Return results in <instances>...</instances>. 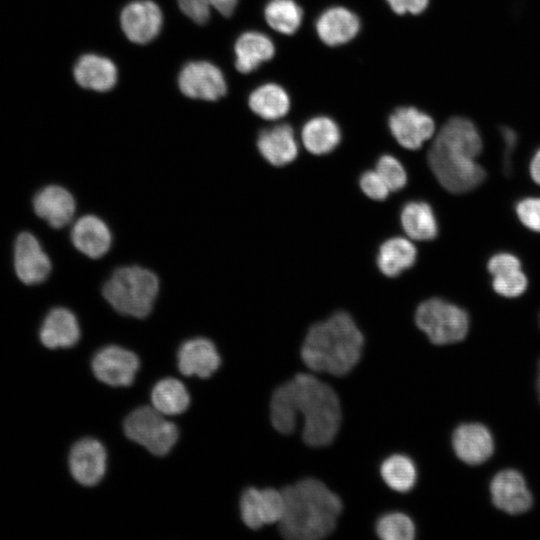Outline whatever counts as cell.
Returning <instances> with one entry per match:
<instances>
[{
	"label": "cell",
	"mask_w": 540,
	"mask_h": 540,
	"mask_svg": "<svg viewBox=\"0 0 540 540\" xmlns=\"http://www.w3.org/2000/svg\"><path fill=\"white\" fill-rule=\"evenodd\" d=\"M493 277L495 292L505 297H517L527 288V278L521 269V262L511 253L493 255L487 265Z\"/></svg>",
	"instance_id": "cell-23"
},
{
	"label": "cell",
	"mask_w": 540,
	"mask_h": 540,
	"mask_svg": "<svg viewBox=\"0 0 540 540\" xmlns=\"http://www.w3.org/2000/svg\"><path fill=\"white\" fill-rule=\"evenodd\" d=\"M376 171L392 192L406 185V171L399 160L392 155H382L376 163Z\"/></svg>",
	"instance_id": "cell-34"
},
{
	"label": "cell",
	"mask_w": 540,
	"mask_h": 540,
	"mask_svg": "<svg viewBox=\"0 0 540 540\" xmlns=\"http://www.w3.org/2000/svg\"><path fill=\"white\" fill-rule=\"evenodd\" d=\"M490 492L493 504L500 510L515 515L529 510L532 495L523 476L516 470L505 469L491 481Z\"/></svg>",
	"instance_id": "cell-15"
},
{
	"label": "cell",
	"mask_w": 540,
	"mask_h": 540,
	"mask_svg": "<svg viewBox=\"0 0 540 540\" xmlns=\"http://www.w3.org/2000/svg\"><path fill=\"white\" fill-rule=\"evenodd\" d=\"M389 129L404 148L419 149L435 132L431 116L415 107H399L388 120Z\"/></svg>",
	"instance_id": "cell-12"
},
{
	"label": "cell",
	"mask_w": 540,
	"mask_h": 540,
	"mask_svg": "<svg viewBox=\"0 0 540 540\" xmlns=\"http://www.w3.org/2000/svg\"><path fill=\"white\" fill-rule=\"evenodd\" d=\"M264 16L272 29L291 35L300 28L303 11L294 0H270L265 6Z\"/></svg>",
	"instance_id": "cell-32"
},
{
	"label": "cell",
	"mask_w": 540,
	"mask_h": 540,
	"mask_svg": "<svg viewBox=\"0 0 540 540\" xmlns=\"http://www.w3.org/2000/svg\"><path fill=\"white\" fill-rule=\"evenodd\" d=\"M537 384H538V392H539V397H540V363H539Z\"/></svg>",
	"instance_id": "cell-42"
},
{
	"label": "cell",
	"mask_w": 540,
	"mask_h": 540,
	"mask_svg": "<svg viewBox=\"0 0 540 540\" xmlns=\"http://www.w3.org/2000/svg\"><path fill=\"white\" fill-rule=\"evenodd\" d=\"M452 445L457 457L470 465L485 462L494 450L490 431L479 423L458 426L452 436Z\"/></svg>",
	"instance_id": "cell-17"
},
{
	"label": "cell",
	"mask_w": 540,
	"mask_h": 540,
	"mask_svg": "<svg viewBox=\"0 0 540 540\" xmlns=\"http://www.w3.org/2000/svg\"><path fill=\"white\" fill-rule=\"evenodd\" d=\"M359 184L365 195L373 200H384L391 192L376 170L364 172L359 179Z\"/></svg>",
	"instance_id": "cell-36"
},
{
	"label": "cell",
	"mask_w": 540,
	"mask_h": 540,
	"mask_svg": "<svg viewBox=\"0 0 540 540\" xmlns=\"http://www.w3.org/2000/svg\"><path fill=\"white\" fill-rule=\"evenodd\" d=\"M139 366L136 354L115 345L100 349L92 360L96 378L110 386L131 385Z\"/></svg>",
	"instance_id": "cell-10"
},
{
	"label": "cell",
	"mask_w": 540,
	"mask_h": 540,
	"mask_svg": "<svg viewBox=\"0 0 540 540\" xmlns=\"http://www.w3.org/2000/svg\"><path fill=\"white\" fill-rule=\"evenodd\" d=\"M516 213L520 221L529 229L540 232V198L528 197L516 205Z\"/></svg>",
	"instance_id": "cell-35"
},
{
	"label": "cell",
	"mask_w": 540,
	"mask_h": 540,
	"mask_svg": "<svg viewBox=\"0 0 540 540\" xmlns=\"http://www.w3.org/2000/svg\"><path fill=\"white\" fill-rule=\"evenodd\" d=\"M107 453L96 439L83 438L76 442L69 454V467L73 478L81 485L98 484L106 471Z\"/></svg>",
	"instance_id": "cell-14"
},
{
	"label": "cell",
	"mask_w": 540,
	"mask_h": 540,
	"mask_svg": "<svg viewBox=\"0 0 540 540\" xmlns=\"http://www.w3.org/2000/svg\"><path fill=\"white\" fill-rule=\"evenodd\" d=\"M181 11L197 24H205L210 17L207 0H177Z\"/></svg>",
	"instance_id": "cell-37"
},
{
	"label": "cell",
	"mask_w": 540,
	"mask_h": 540,
	"mask_svg": "<svg viewBox=\"0 0 540 540\" xmlns=\"http://www.w3.org/2000/svg\"><path fill=\"white\" fill-rule=\"evenodd\" d=\"M416 256L417 250L412 242L403 237H392L380 246L377 265L384 275L397 277L414 265Z\"/></svg>",
	"instance_id": "cell-27"
},
{
	"label": "cell",
	"mask_w": 540,
	"mask_h": 540,
	"mask_svg": "<svg viewBox=\"0 0 540 540\" xmlns=\"http://www.w3.org/2000/svg\"><path fill=\"white\" fill-rule=\"evenodd\" d=\"M282 493L285 508L278 524L284 538L317 540L334 530L343 506L324 483L305 478L285 487Z\"/></svg>",
	"instance_id": "cell-3"
},
{
	"label": "cell",
	"mask_w": 540,
	"mask_h": 540,
	"mask_svg": "<svg viewBox=\"0 0 540 540\" xmlns=\"http://www.w3.org/2000/svg\"><path fill=\"white\" fill-rule=\"evenodd\" d=\"M482 148L476 126L467 118L453 117L439 130L429 149L430 169L449 192H469L486 177L484 168L476 162Z\"/></svg>",
	"instance_id": "cell-2"
},
{
	"label": "cell",
	"mask_w": 540,
	"mask_h": 540,
	"mask_svg": "<svg viewBox=\"0 0 540 540\" xmlns=\"http://www.w3.org/2000/svg\"><path fill=\"white\" fill-rule=\"evenodd\" d=\"M207 2L225 17L232 15L237 5V0H207Z\"/></svg>",
	"instance_id": "cell-40"
},
{
	"label": "cell",
	"mask_w": 540,
	"mask_h": 540,
	"mask_svg": "<svg viewBox=\"0 0 540 540\" xmlns=\"http://www.w3.org/2000/svg\"><path fill=\"white\" fill-rule=\"evenodd\" d=\"M162 22L160 8L150 0L133 1L124 7L120 15L124 34L137 44L153 40L161 30Z\"/></svg>",
	"instance_id": "cell-13"
},
{
	"label": "cell",
	"mask_w": 540,
	"mask_h": 540,
	"mask_svg": "<svg viewBox=\"0 0 540 540\" xmlns=\"http://www.w3.org/2000/svg\"><path fill=\"white\" fill-rule=\"evenodd\" d=\"M178 368L185 376L210 377L220 366L221 359L214 344L205 338L184 342L177 355Z\"/></svg>",
	"instance_id": "cell-19"
},
{
	"label": "cell",
	"mask_w": 540,
	"mask_h": 540,
	"mask_svg": "<svg viewBox=\"0 0 540 540\" xmlns=\"http://www.w3.org/2000/svg\"><path fill=\"white\" fill-rule=\"evenodd\" d=\"M400 220L405 233L414 240L427 241L437 236V220L431 206L426 202L406 203L402 208Z\"/></svg>",
	"instance_id": "cell-28"
},
{
	"label": "cell",
	"mask_w": 540,
	"mask_h": 540,
	"mask_svg": "<svg viewBox=\"0 0 540 540\" xmlns=\"http://www.w3.org/2000/svg\"><path fill=\"white\" fill-rule=\"evenodd\" d=\"M380 473L391 489L401 493L410 491L417 479L414 462L402 454H394L385 459L381 464Z\"/></svg>",
	"instance_id": "cell-31"
},
{
	"label": "cell",
	"mask_w": 540,
	"mask_h": 540,
	"mask_svg": "<svg viewBox=\"0 0 540 540\" xmlns=\"http://www.w3.org/2000/svg\"><path fill=\"white\" fill-rule=\"evenodd\" d=\"M363 345L364 337L353 318L338 311L309 328L301 357L312 371L343 376L359 362Z\"/></svg>",
	"instance_id": "cell-4"
},
{
	"label": "cell",
	"mask_w": 540,
	"mask_h": 540,
	"mask_svg": "<svg viewBox=\"0 0 540 540\" xmlns=\"http://www.w3.org/2000/svg\"><path fill=\"white\" fill-rule=\"evenodd\" d=\"M152 406L163 415H178L185 412L190 404L187 389L177 379L160 380L151 392Z\"/></svg>",
	"instance_id": "cell-30"
},
{
	"label": "cell",
	"mask_w": 540,
	"mask_h": 540,
	"mask_svg": "<svg viewBox=\"0 0 540 540\" xmlns=\"http://www.w3.org/2000/svg\"><path fill=\"white\" fill-rule=\"evenodd\" d=\"M273 427L282 434L294 431L297 414L304 419L302 438L312 447L329 445L341 422L340 401L328 384L312 374L299 373L279 386L270 405Z\"/></svg>",
	"instance_id": "cell-1"
},
{
	"label": "cell",
	"mask_w": 540,
	"mask_h": 540,
	"mask_svg": "<svg viewBox=\"0 0 540 540\" xmlns=\"http://www.w3.org/2000/svg\"><path fill=\"white\" fill-rule=\"evenodd\" d=\"M500 132L504 143L503 171L509 176L512 173V156L517 147L518 135L513 129L507 126H502Z\"/></svg>",
	"instance_id": "cell-38"
},
{
	"label": "cell",
	"mask_w": 540,
	"mask_h": 540,
	"mask_svg": "<svg viewBox=\"0 0 540 540\" xmlns=\"http://www.w3.org/2000/svg\"><path fill=\"white\" fill-rule=\"evenodd\" d=\"M301 138L305 148L312 154L323 155L333 151L341 141L337 123L327 116H316L303 126Z\"/></svg>",
	"instance_id": "cell-26"
},
{
	"label": "cell",
	"mask_w": 540,
	"mask_h": 540,
	"mask_svg": "<svg viewBox=\"0 0 540 540\" xmlns=\"http://www.w3.org/2000/svg\"><path fill=\"white\" fill-rule=\"evenodd\" d=\"M257 148L263 158L274 166L287 165L298 155L294 131L289 124L262 130L257 138Z\"/></svg>",
	"instance_id": "cell-22"
},
{
	"label": "cell",
	"mask_w": 540,
	"mask_h": 540,
	"mask_svg": "<svg viewBox=\"0 0 540 540\" xmlns=\"http://www.w3.org/2000/svg\"><path fill=\"white\" fill-rule=\"evenodd\" d=\"M39 338L49 349L74 346L80 338L76 316L67 308L51 309L40 327Z\"/></svg>",
	"instance_id": "cell-21"
},
{
	"label": "cell",
	"mask_w": 540,
	"mask_h": 540,
	"mask_svg": "<svg viewBox=\"0 0 540 540\" xmlns=\"http://www.w3.org/2000/svg\"><path fill=\"white\" fill-rule=\"evenodd\" d=\"M248 104L259 117L266 120H277L288 113L290 98L280 85L266 83L251 92Z\"/></svg>",
	"instance_id": "cell-29"
},
{
	"label": "cell",
	"mask_w": 540,
	"mask_h": 540,
	"mask_svg": "<svg viewBox=\"0 0 540 540\" xmlns=\"http://www.w3.org/2000/svg\"><path fill=\"white\" fill-rule=\"evenodd\" d=\"M390 8L399 15L420 14L428 6L429 0H386Z\"/></svg>",
	"instance_id": "cell-39"
},
{
	"label": "cell",
	"mask_w": 540,
	"mask_h": 540,
	"mask_svg": "<svg viewBox=\"0 0 540 540\" xmlns=\"http://www.w3.org/2000/svg\"><path fill=\"white\" fill-rule=\"evenodd\" d=\"M415 322L436 345L459 342L466 337L469 329L467 312L440 298L422 302L416 310Z\"/></svg>",
	"instance_id": "cell-6"
},
{
	"label": "cell",
	"mask_w": 540,
	"mask_h": 540,
	"mask_svg": "<svg viewBox=\"0 0 540 540\" xmlns=\"http://www.w3.org/2000/svg\"><path fill=\"white\" fill-rule=\"evenodd\" d=\"M376 533L384 540H411L415 536V526L407 515L393 512L378 519Z\"/></svg>",
	"instance_id": "cell-33"
},
{
	"label": "cell",
	"mask_w": 540,
	"mask_h": 540,
	"mask_svg": "<svg viewBox=\"0 0 540 540\" xmlns=\"http://www.w3.org/2000/svg\"><path fill=\"white\" fill-rule=\"evenodd\" d=\"M274 54L275 46L268 36L256 31L245 32L235 43L236 69L244 74L250 73L272 59Z\"/></svg>",
	"instance_id": "cell-25"
},
{
	"label": "cell",
	"mask_w": 540,
	"mask_h": 540,
	"mask_svg": "<svg viewBox=\"0 0 540 540\" xmlns=\"http://www.w3.org/2000/svg\"><path fill=\"white\" fill-rule=\"evenodd\" d=\"M124 432L130 440L156 456L169 453L179 436L177 426L153 406L132 411L124 421Z\"/></svg>",
	"instance_id": "cell-7"
},
{
	"label": "cell",
	"mask_w": 540,
	"mask_h": 540,
	"mask_svg": "<svg viewBox=\"0 0 540 540\" xmlns=\"http://www.w3.org/2000/svg\"><path fill=\"white\" fill-rule=\"evenodd\" d=\"M178 85L187 97L208 101L218 100L227 92L221 70L207 61L187 63L179 73Z\"/></svg>",
	"instance_id": "cell-9"
},
{
	"label": "cell",
	"mask_w": 540,
	"mask_h": 540,
	"mask_svg": "<svg viewBox=\"0 0 540 540\" xmlns=\"http://www.w3.org/2000/svg\"><path fill=\"white\" fill-rule=\"evenodd\" d=\"M14 271L17 278L26 285L44 282L51 273L52 264L37 237L23 231L14 242Z\"/></svg>",
	"instance_id": "cell-8"
},
{
	"label": "cell",
	"mask_w": 540,
	"mask_h": 540,
	"mask_svg": "<svg viewBox=\"0 0 540 540\" xmlns=\"http://www.w3.org/2000/svg\"><path fill=\"white\" fill-rule=\"evenodd\" d=\"M70 236L74 247L93 259L105 255L112 244V234L107 224L91 214L82 216L75 221Z\"/></svg>",
	"instance_id": "cell-18"
},
{
	"label": "cell",
	"mask_w": 540,
	"mask_h": 540,
	"mask_svg": "<svg viewBox=\"0 0 540 540\" xmlns=\"http://www.w3.org/2000/svg\"><path fill=\"white\" fill-rule=\"evenodd\" d=\"M74 78L83 88L105 92L116 84L117 68L106 57L86 54L78 59L74 67Z\"/></svg>",
	"instance_id": "cell-24"
},
{
	"label": "cell",
	"mask_w": 540,
	"mask_h": 540,
	"mask_svg": "<svg viewBox=\"0 0 540 540\" xmlns=\"http://www.w3.org/2000/svg\"><path fill=\"white\" fill-rule=\"evenodd\" d=\"M360 30V20L347 8H328L316 21V32L328 46H338L352 40Z\"/></svg>",
	"instance_id": "cell-20"
},
{
	"label": "cell",
	"mask_w": 540,
	"mask_h": 540,
	"mask_svg": "<svg viewBox=\"0 0 540 540\" xmlns=\"http://www.w3.org/2000/svg\"><path fill=\"white\" fill-rule=\"evenodd\" d=\"M35 214L53 228L69 224L76 211L73 195L59 185H48L36 192L32 200Z\"/></svg>",
	"instance_id": "cell-16"
},
{
	"label": "cell",
	"mask_w": 540,
	"mask_h": 540,
	"mask_svg": "<svg viewBox=\"0 0 540 540\" xmlns=\"http://www.w3.org/2000/svg\"><path fill=\"white\" fill-rule=\"evenodd\" d=\"M158 292L156 274L132 265L116 269L102 289L104 298L117 312L135 318L150 314Z\"/></svg>",
	"instance_id": "cell-5"
},
{
	"label": "cell",
	"mask_w": 540,
	"mask_h": 540,
	"mask_svg": "<svg viewBox=\"0 0 540 540\" xmlns=\"http://www.w3.org/2000/svg\"><path fill=\"white\" fill-rule=\"evenodd\" d=\"M285 508L282 491L272 488L246 489L240 499L241 518L246 526L259 529L263 525L279 523Z\"/></svg>",
	"instance_id": "cell-11"
},
{
	"label": "cell",
	"mask_w": 540,
	"mask_h": 540,
	"mask_svg": "<svg viewBox=\"0 0 540 540\" xmlns=\"http://www.w3.org/2000/svg\"><path fill=\"white\" fill-rule=\"evenodd\" d=\"M530 174L532 179L540 185V149L537 150L531 160Z\"/></svg>",
	"instance_id": "cell-41"
}]
</instances>
